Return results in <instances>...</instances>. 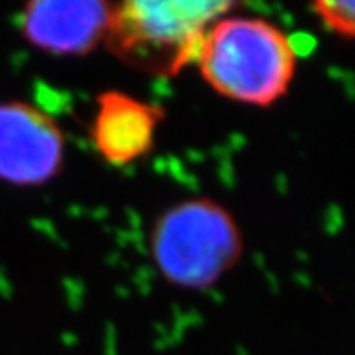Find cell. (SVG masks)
Instances as JSON below:
<instances>
[{
	"label": "cell",
	"mask_w": 355,
	"mask_h": 355,
	"mask_svg": "<svg viewBox=\"0 0 355 355\" xmlns=\"http://www.w3.org/2000/svg\"><path fill=\"white\" fill-rule=\"evenodd\" d=\"M294 47L276 24L254 17H221L207 29L198 66L209 87L232 102L270 107L288 91Z\"/></svg>",
	"instance_id": "6da1fadb"
},
{
	"label": "cell",
	"mask_w": 355,
	"mask_h": 355,
	"mask_svg": "<svg viewBox=\"0 0 355 355\" xmlns=\"http://www.w3.org/2000/svg\"><path fill=\"white\" fill-rule=\"evenodd\" d=\"M66 138L46 111L22 102H0V182L42 187L62 173Z\"/></svg>",
	"instance_id": "277c9868"
},
{
	"label": "cell",
	"mask_w": 355,
	"mask_h": 355,
	"mask_svg": "<svg viewBox=\"0 0 355 355\" xmlns=\"http://www.w3.org/2000/svg\"><path fill=\"white\" fill-rule=\"evenodd\" d=\"M165 111L156 103L144 102L120 91H105L96 98L91 123V141L100 158L123 167L155 149L156 132Z\"/></svg>",
	"instance_id": "8992f818"
},
{
	"label": "cell",
	"mask_w": 355,
	"mask_h": 355,
	"mask_svg": "<svg viewBox=\"0 0 355 355\" xmlns=\"http://www.w3.org/2000/svg\"><path fill=\"white\" fill-rule=\"evenodd\" d=\"M150 256L178 288L207 290L238 265L243 236L232 212L211 198L167 207L150 230Z\"/></svg>",
	"instance_id": "3957f363"
},
{
	"label": "cell",
	"mask_w": 355,
	"mask_h": 355,
	"mask_svg": "<svg viewBox=\"0 0 355 355\" xmlns=\"http://www.w3.org/2000/svg\"><path fill=\"white\" fill-rule=\"evenodd\" d=\"M114 4L103 0H33L24 6L20 31L53 56H85L105 42Z\"/></svg>",
	"instance_id": "5b68a950"
},
{
	"label": "cell",
	"mask_w": 355,
	"mask_h": 355,
	"mask_svg": "<svg viewBox=\"0 0 355 355\" xmlns=\"http://www.w3.org/2000/svg\"><path fill=\"white\" fill-rule=\"evenodd\" d=\"M238 8L209 0H127L114 4L103 44L125 66L173 78L196 64L207 29Z\"/></svg>",
	"instance_id": "7a4b0ae2"
},
{
	"label": "cell",
	"mask_w": 355,
	"mask_h": 355,
	"mask_svg": "<svg viewBox=\"0 0 355 355\" xmlns=\"http://www.w3.org/2000/svg\"><path fill=\"white\" fill-rule=\"evenodd\" d=\"M313 11L319 15V19L324 22L328 29L355 37V0L318 2L313 6Z\"/></svg>",
	"instance_id": "52a82bcc"
}]
</instances>
